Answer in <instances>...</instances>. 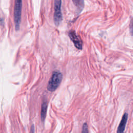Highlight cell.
Here are the masks:
<instances>
[{"label":"cell","mask_w":133,"mask_h":133,"mask_svg":"<svg viewBox=\"0 0 133 133\" xmlns=\"http://www.w3.org/2000/svg\"><path fill=\"white\" fill-rule=\"evenodd\" d=\"M22 5V0H15L14 6V22L16 30H18L20 28Z\"/></svg>","instance_id":"obj_2"},{"label":"cell","mask_w":133,"mask_h":133,"mask_svg":"<svg viewBox=\"0 0 133 133\" xmlns=\"http://www.w3.org/2000/svg\"><path fill=\"white\" fill-rule=\"evenodd\" d=\"M47 102L46 101H44L41 106V120L42 122H44L45 119L46 115V112L47 110Z\"/></svg>","instance_id":"obj_6"},{"label":"cell","mask_w":133,"mask_h":133,"mask_svg":"<svg viewBox=\"0 0 133 133\" xmlns=\"http://www.w3.org/2000/svg\"><path fill=\"white\" fill-rule=\"evenodd\" d=\"M61 0H54V21L56 26H58L62 20Z\"/></svg>","instance_id":"obj_3"},{"label":"cell","mask_w":133,"mask_h":133,"mask_svg":"<svg viewBox=\"0 0 133 133\" xmlns=\"http://www.w3.org/2000/svg\"><path fill=\"white\" fill-rule=\"evenodd\" d=\"M127 118H128V114L127 113H125L123 115L122 120L121 121V122L118 127L117 133H124L125 126L127 123Z\"/></svg>","instance_id":"obj_5"},{"label":"cell","mask_w":133,"mask_h":133,"mask_svg":"<svg viewBox=\"0 0 133 133\" xmlns=\"http://www.w3.org/2000/svg\"><path fill=\"white\" fill-rule=\"evenodd\" d=\"M34 125H32L31 128L30 133H34Z\"/></svg>","instance_id":"obj_9"},{"label":"cell","mask_w":133,"mask_h":133,"mask_svg":"<svg viewBox=\"0 0 133 133\" xmlns=\"http://www.w3.org/2000/svg\"><path fill=\"white\" fill-rule=\"evenodd\" d=\"M82 133H88V126H87L86 123H84L83 125Z\"/></svg>","instance_id":"obj_8"},{"label":"cell","mask_w":133,"mask_h":133,"mask_svg":"<svg viewBox=\"0 0 133 133\" xmlns=\"http://www.w3.org/2000/svg\"><path fill=\"white\" fill-rule=\"evenodd\" d=\"M68 35L76 48L78 49H82L83 46L82 41L80 37L78 36V35L76 34L75 31L73 30L70 31Z\"/></svg>","instance_id":"obj_4"},{"label":"cell","mask_w":133,"mask_h":133,"mask_svg":"<svg viewBox=\"0 0 133 133\" xmlns=\"http://www.w3.org/2000/svg\"><path fill=\"white\" fill-rule=\"evenodd\" d=\"M74 4L78 8V10L81 11L83 7V0H72Z\"/></svg>","instance_id":"obj_7"},{"label":"cell","mask_w":133,"mask_h":133,"mask_svg":"<svg viewBox=\"0 0 133 133\" xmlns=\"http://www.w3.org/2000/svg\"><path fill=\"white\" fill-rule=\"evenodd\" d=\"M62 79V73L59 71H54L48 82L47 85V89L50 91H55L59 86L61 82Z\"/></svg>","instance_id":"obj_1"}]
</instances>
